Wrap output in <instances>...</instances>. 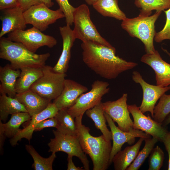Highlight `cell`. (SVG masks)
<instances>
[{
  "label": "cell",
  "instance_id": "cell-30",
  "mask_svg": "<svg viewBox=\"0 0 170 170\" xmlns=\"http://www.w3.org/2000/svg\"><path fill=\"white\" fill-rule=\"evenodd\" d=\"M27 151L32 156L34 161L32 167L35 170H52L53 162L56 157V153L52 152L47 158L42 157L33 147L30 145L25 146Z\"/></svg>",
  "mask_w": 170,
  "mask_h": 170
},
{
  "label": "cell",
  "instance_id": "cell-37",
  "mask_svg": "<svg viewBox=\"0 0 170 170\" xmlns=\"http://www.w3.org/2000/svg\"><path fill=\"white\" fill-rule=\"evenodd\" d=\"M19 6L24 12L31 7L43 3L42 0H17Z\"/></svg>",
  "mask_w": 170,
  "mask_h": 170
},
{
  "label": "cell",
  "instance_id": "cell-9",
  "mask_svg": "<svg viewBox=\"0 0 170 170\" xmlns=\"http://www.w3.org/2000/svg\"><path fill=\"white\" fill-rule=\"evenodd\" d=\"M109 83L99 80L94 81L91 90L82 94L74 104L67 109L69 113L74 117L83 115L85 112L101 102L102 97L110 90Z\"/></svg>",
  "mask_w": 170,
  "mask_h": 170
},
{
  "label": "cell",
  "instance_id": "cell-3",
  "mask_svg": "<svg viewBox=\"0 0 170 170\" xmlns=\"http://www.w3.org/2000/svg\"><path fill=\"white\" fill-rule=\"evenodd\" d=\"M50 56L48 53L36 54L20 42L12 41L7 37L0 38V58L9 61L15 69L42 68Z\"/></svg>",
  "mask_w": 170,
  "mask_h": 170
},
{
  "label": "cell",
  "instance_id": "cell-34",
  "mask_svg": "<svg viewBox=\"0 0 170 170\" xmlns=\"http://www.w3.org/2000/svg\"><path fill=\"white\" fill-rule=\"evenodd\" d=\"M55 0L65 15L66 24L71 26L73 24V13L75 8L70 4L68 0Z\"/></svg>",
  "mask_w": 170,
  "mask_h": 170
},
{
  "label": "cell",
  "instance_id": "cell-25",
  "mask_svg": "<svg viewBox=\"0 0 170 170\" xmlns=\"http://www.w3.org/2000/svg\"><path fill=\"white\" fill-rule=\"evenodd\" d=\"M19 112H28L24 105L15 98L6 94H1L0 96V120L4 122L8 116Z\"/></svg>",
  "mask_w": 170,
  "mask_h": 170
},
{
  "label": "cell",
  "instance_id": "cell-40",
  "mask_svg": "<svg viewBox=\"0 0 170 170\" xmlns=\"http://www.w3.org/2000/svg\"><path fill=\"white\" fill-rule=\"evenodd\" d=\"M73 156L71 155H68L67 160L68 161L67 170H83L82 168L79 167H76L72 161Z\"/></svg>",
  "mask_w": 170,
  "mask_h": 170
},
{
  "label": "cell",
  "instance_id": "cell-22",
  "mask_svg": "<svg viewBox=\"0 0 170 170\" xmlns=\"http://www.w3.org/2000/svg\"><path fill=\"white\" fill-rule=\"evenodd\" d=\"M144 138H140L134 144L120 150L114 156L113 163L115 170H126L137 156Z\"/></svg>",
  "mask_w": 170,
  "mask_h": 170
},
{
  "label": "cell",
  "instance_id": "cell-39",
  "mask_svg": "<svg viewBox=\"0 0 170 170\" xmlns=\"http://www.w3.org/2000/svg\"><path fill=\"white\" fill-rule=\"evenodd\" d=\"M162 142L165 147L168 155V170H170V132H168L164 138Z\"/></svg>",
  "mask_w": 170,
  "mask_h": 170
},
{
  "label": "cell",
  "instance_id": "cell-28",
  "mask_svg": "<svg viewBox=\"0 0 170 170\" xmlns=\"http://www.w3.org/2000/svg\"><path fill=\"white\" fill-rule=\"evenodd\" d=\"M31 117L26 112H19L12 114L8 122L2 123L6 137L11 138L14 137L20 130V125L30 120Z\"/></svg>",
  "mask_w": 170,
  "mask_h": 170
},
{
  "label": "cell",
  "instance_id": "cell-15",
  "mask_svg": "<svg viewBox=\"0 0 170 170\" xmlns=\"http://www.w3.org/2000/svg\"><path fill=\"white\" fill-rule=\"evenodd\" d=\"M140 60L154 71L156 85L162 87L170 85V64L162 59L157 50L152 53L144 54Z\"/></svg>",
  "mask_w": 170,
  "mask_h": 170
},
{
  "label": "cell",
  "instance_id": "cell-24",
  "mask_svg": "<svg viewBox=\"0 0 170 170\" xmlns=\"http://www.w3.org/2000/svg\"><path fill=\"white\" fill-rule=\"evenodd\" d=\"M92 6L104 17H113L122 20L127 18L125 14L119 7L118 0H97Z\"/></svg>",
  "mask_w": 170,
  "mask_h": 170
},
{
  "label": "cell",
  "instance_id": "cell-38",
  "mask_svg": "<svg viewBox=\"0 0 170 170\" xmlns=\"http://www.w3.org/2000/svg\"><path fill=\"white\" fill-rule=\"evenodd\" d=\"M19 6L17 0H0V10Z\"/></svg>",
  "mask_w": 170,
  "mask_h": 170
},
{
  "label": "cell",
  "instance_id": "cell-23",
  "mask_svg": "<svg viewBox=\"0 0 170 170\" xmlns=\"http://www.w3.org/2000/svg\"><path fill=\"white\" fill-rule=\"evenodd\" d=\"M20 70V76L15 84L17 94L22 93L30 90L31 85L43 75L42 68L27 67Z\"/></svg>",
  "mask_w": 170,
  "mask_h": 170
},
{
  "label": "cell",
  "instance_id": "cell-44",
  "mask_svg": "<svg viewBox=\"0 0 170 170\" xmlns=\"http://www.w3.org/2000/svg\"><path fill=\"white\" fill-rule=\"evenodd\" d=\"M97 0H85L86 2L89 5H93Z\"/></svg>",
  "mask_w": 170,
  "mask_h": 170
},
{
  "label": "cell",
  "instance_id": "cell-10",
  "mask_svg": "<svg viewBox=\"0 0 170 170\" xmlns=\"http://www.w3.org/2000/svg\"><path fill=\"white\" fill-rule=\"evenodd\" d=\"M24 15L26 24L32 25L41 31H45L57 20L65 17L60 8L52 10L43 3L31 7L24 12Z\"/></svg>",
  "mask_w": 170,
  "mask_h": 170
},
{
  "label": "cell",
  "instance_id": "cell-33",
  "mask_svg": "<svg viewBox=\"0 0 170 170\" xmlns=\"http://www.w3.org/2000/svg\"><path fill=\"white\" fill-rule=\"evenodd\" d=\"M164 159V154L162 150L158 146L152 150L148 160L149 170H159L162 166Z\"/></svg>",
  "mask_w": 170,
  "mask_h": 170
},
{
  "label": "cell",
  "instance_id": "cell-45",
  "mask_svg": "<svg viewBox=\"0 0 170 170\" xmlns=\"http://www.w3.org/2000/svg\"><path fill=\"white\" fill-rule=\"evenodd\" d=\"M162 50L170 57V53L169 52L167 49H164L162 47Z\"/></svg>",
  "mask_w": 170,
  "mask_h": 170
},
{
  "label": "cell",
  "instance_id": "cell-21",
  "mask_svg": "<svg viewBox=\"0 0 170 170\" xmlns=\"http://www.w3.org/2000/svg\"><path fill=\"white\" fill-rule=\"evenodd\" d=\"M20 69H15L10 64H7L4 66L0 67V92L1 94H6L14 98L17 94L15 84L20 76Z\"/></svg>",
  "mask_w": 170,
  "mask_h": 170
},
{
  "label": "cell",
  "instance_id": "cell-36",
  "mask_svg": "<svg viewBox=\"0 0 170 170\" xmlns=\"http://www.w3.org/2000/svg\"><path fill=\"white\" fill-rule=\"evenodd\" d=\"M57 126V122L54 117L43 120L39 122L35 127L34 131H39L47 127H54Z\"/></svg>",
  "mask_w": 170,
  "mask_h": 170
},
{
  "label": "cell",
  "instance_id": "cell-43",
  "mask_svg": "<svg viewBox=\"0 0 170 170\" xmlns=\"http://www.w3.org/2000/svg\"><path fill=\"white\" fill-rule=\"evenodd\" d=\"M43 3L45 4L48 7L50 8L53 6L54 3L51 0H42Z\"/></svg>",
  "mask_w": 170,
  "mask_h": 170
},
{
  "label": "cell",
  "instance_id": "cell-42",
  "mask_svg": "<svg viewBox=\"0 0 170 170\" xmlns=\"http://www.w3.org/2000/svg\"><path fill=\"white\" fill-rule=\"evenodd\" d=\"M170 123V113L167 116L162 123V125L166 127Z\"/></svg>",
  "mask_w": 170,
  "mask_h": 170
},
{
  "label": "cell",
  "instance_id": "cell-31",
  "mask_svg": "<svg viewBox=\"0 0 170 170\" xmlns=\"http://www.w3.org/2000/svg\"><path fill=\"white\" fill-rule=\"evenodd\" d=\"M144 147L139 151L137 156L126 170H138L143 165L146 159L150 154L156 143L158 141L155 137L145 138Z\"/></svg>",
  "mask_w": 170,
  "mask_h": 170
},
{
  "label": "cell",
  "instance_id": "cell-13",
  "mask_svg": "<svg viewBox=\"0 0 170 170\" xmlns=\"http://www.w3.org/2000/svg\"><path fill=\"white\" fill-rule=\"evenodd\" d=\"M132 78L136 83L140 85L142 89V100L139 107L140 110L144 114L147 112H150L153 117L156 103L163 94L170 90V85L162 87L148 83L137 71L133 72Z\"/></svg>",
  "mask_w": 170,
  "mask_h": 170
},
{
  "label": "cell",
  "instance_id": "cell-29",
  "mask_svg": "<svg viewBox=\"0 0 170 170\" xmlns=\"http://www.w3.org/2000/svg\"><path fill=\"white\" fill-rule=\"evenodd\" d=\"M134 4L140 8L139 14L150 16L152 11H162L170 8V0H135Z\"/></svg>",
  "mask_w": 170,
  "mask_h": 170
},
{
  "label": "cell",
  "instance_id": "cell-16",
  "mask_svg": "<svg viewBox=\"0 0 170 170\" xmlns=\"http://www.w3.org/2000/svg\"><path fill=\"white\" fill-rule=\"evenodd\" d=\"M88 90V88L77 82L65 79L61 93L53 103L59 110L67 109L74 104L82 94Z\"/></svg>",
  "mask_w": 170,
  "mask_h": 170
},
{
  "label": "cell",
  "instance_id": "cell-18",
  "mask_svg": "<svg viewBox=\"0 0 170 170\" xmlns=\"http://www.w3.org/2000/svg\"><path fill=\"white\" fill-rule=\"evenodd\" d=\"M58 111L55 105L53 103H50L44 110L32 116L28 125L23 129H20L15 135L11 139L10 143L11 145H15L18 142L23 138L30 141L36 126L43 120L54 117Z\"/></svg>",
  "mask_w": 170,
  "mask_h": 170
},
{
  "label": "cell",
  "instance_id": "cell-6",
  "mask_svg": "<svg viewBox=\"0 0 170 170\" xmlns=\"http://www.w3.org/2000/svg\"><path fill=\"white\" fill-rule=\"evenodd\" d=\"M42 70V76L31 85L30 90L43 98L54 100L63 89L66 74L56 72L48 65L43 66Z\"/></svg>",
  "mask_w": 170,
  "mask_h": 170
},
{
  "label": "cell",
  "instance_id": "cell-32",
  "mask_svg": "<svg viewBox=\"0 0 170 170\" xmlns=\"http://www.w3.org/2000/svg\"><path fill=\"white\" fill-rule=\"evenodd\" d=\"M170 113V94H163L155 105L153 111V119L162 124L167 116Z\"/></svg>",
  "mask_w": 170,
  "mask_h": 170
},
{
  "label": "cell",
  "instance_id": "cell-41",
  "mask_svg": "<svg viewBox=\"0 0 170 170\" xmlns=\"http://www.w3.org/2000/svg\"><path fill=\"white\" fill-rule=\"evenodd\" d=\"M6 137L2 121L0 120V150L1 153L3 151V147Z\"/></svg>",
  "mask_w": 170,
  "mask_h": 170
},
{
  "label": "cell",
  "instance_id": "cell-8",
  "mask_svg": "<svg viewBox=\"0 0 170 170\" xmlns=\"http://www.w3.org/2000/svg\"><path fill=\"white\" fill-rule=\"evenodd\" d=\"M7 38L12 41L21 43L34 53L41 47L46 46L52 48L57 44L54 37L44 34L33 26L26 30H18L9 33Z\"/></svg>",
  "mask_w": 170,
  "mask_h": 170
},
{
  "label": "cell",
  "instance_id": "cell-35",
  "mask_svg": "<svg viewBox=\"0 0 170 170\" xmlns=\"http://www.w3.org/2000/svg\"><path fill=\"white\" fill-rule=\"evenodd\" d=\"M164 11L166 15V22L162 30L156 33L154 39L157 42L166 39L170 40V8Z\"/></svg>",
  "mask_w": 170,
  "mask_h": 170
},
{
  "label": "cell",
  "instance_id": "cell-4",
  "mask_svg": "<svg viewBox=\"0 0 170 170\" xmlns=\"http://www.w3.org/2000/svg\"><path fill=\"white\" fill-rule=\"evenodd\" d=\"M162 11H156L151 16L139 14L137 17L123 20L121 26L130 36L139 39L144 43L146 53L155 51L153 40L156 33L155 23Z\"/></svg>",
  "mask_w": 170,
  "mask_h": 170
},
{
  "label": "cell",
  "instance_id": "cell-1",
  "mask_svg": "<svg viewBox=\"0 0 170 170\" xmlns=\"http://www.w3.org/2000/svg\"><path fill=\"white\" fill-rule=\"evenodd\" d=\"M82 60L95 73L107 79L116 78L122 72L132 69L138 64L116 55V49L95 42H82Z\"/></svg>",
  "mask_w": 170,
  "mask_h": 170
},
{
  "label": "cell",
  "instance_id": "cell-26",
  "mask_svg": "<svg viewBox=\"0 0 170 170\" xmlns=\"http://www.w3.org/2000/svg\"><path fill=\"white\" fill-rule=\"evenodd\" d=\"M85 112L87 116L93 121L96 128L100 130L105 139L108 141L112 140L111 132L107 128L106 124L107 121L104 115L103 103L101 102Z\"/></svg>",
  "mask_w": 170,
  "mask_h": 170
},
{
  "label": "cell",
  "instance_id": "cell-27",
  "mask_svg": "<svg viewBox=\"0 0 170 170\" xmlns=\"http://www.w3.org/2000/svg\"><path fill=\"white\" fill-rule=\"evenodd\" d=\"M54 117L57 122V130L64 134L77 136L75 118L67 109L59 110Z\"/></svg>",
  "mask_w": 170,
  "mask_h": 170
},
{
  "label": "cell",
  "instance_id": "cell-14",
  "mask_svg": "<svg viewBox=\"0 0 170 170\" xmlns=\"http://www.w3.org/2000/svg\"><path fill=\"white\" fill-rule=\"evenodd\" d=\"M104 115L110 128L113 140L110 158V164L112 163L114 156L121 150L122 145L125 143H127L128 144L131 145L134 143L136 138H147L151 137V135L144 132L133 128L129 132L123 131L116 126L112 119L105 112Z\"/></svg>",
  "mask_w": 170,
  "mask_h": 170
},
{
  "label": "cell",
  "instance_id": "cell-2",
  "mask_svg": "<svg viewBox=\"0 0 170 170\" xmlns=\"http://www.w3.org/2000/svg\"><path fill=\"white\" fill-rule=\"evenodd\" d=\"M83 115L75 118L76 135L83 152L89 155L93 164V170H106L110 164L112 146L111 141L107 140L102 135L94 137L90 128L82 122Z\"/></svg>",
  "mask_w": 170,
  "mask_h": 170
},
{
  "label": "cell",
  "instance_id": "cell-7",
  "mask_svg": "<svg viewBox=\"0 0 170 170\" xmlns=\"http://www.w3.org/2000/svg\"><path fill=\"white\" fill-rule=\"evenodd\" d=\"M54 137L50 139L48 145L49 152L62 151L68 155L77 157L82 163L84 169L89 170V161L83 151L77 136L62 133L56 130H53Z\"/></svg>",
  "mask_w": 170,
  "mask_h": 170
},
{
  "label": "cell",
  "instance_id": "cell-5",
  "mask_svg": "<svg viewBox=\"0 0 170 170\" xmlns=\"http://www.w3.org/2000/svg\"><path fill=\"white\" fill-rule=\"evenodd\" d=\"M73 30L75 37L82 42L91 41L109 47H113L102 37L92 22L88 6L82 4L75 8L73 13Z\"/></svg>",
  "mask_w": 170,
  "mask_h": 170
},
{
  "label": "cell",
  "instance_id": "cell-12",
  "mask_svg": "<svg viewBox=\"0 0 170 170\" xmlns=\"http://www.w3.org/2000/svg\"><path fill=\"white\" fill-rule=\"evenodd\" d=\"M128 94H123L116 100L103 103L104 111L118 124L121 130L129 132L133 128V121L130 116L127 104Z\"/></svg>",
  "mask_w": 170,
  "mask_h": 170
},
{
  "label": "cell",
  "instance_id": "cell-17",
  "mask_svg": "<svg viewBox=\"0 0 170 170\" xmlns=\"http://www.w3.org/2000/svg\"><path fill=\"white\" fill-rule=\"evenodd\" d=\"M0 19L2 28L0 38L7 33L18 30H24L26 24L24 12L19 6L1 10Z\"/></svg>",
  "mask_w": 170,
  "mask_h": 170
},
{
  "label": "cell",
  "instance_id": "cell-11",
  "mask_svg": "<svg viewBox=\"0 0 170 170\" xmlns=\"http://www.w3.org/2000/svg\"><path fill=\"white\" fill-rule=\"evenodd\" d=\"M128 108L133 119V128L140 130L162 142L168 132L167 129L148 115H144L136 104L128 105Z\"/></svg>",
  "mask_w": 170,
  "mask_h": 170
},
{
  "label": "cell",
  "instance_id": "cell-19",
  "mask_svg": "<svg viewBox=\"0 0 170 170\" xmlns=\"http://www.w3.org/2000/svg\"><path fill=\"white\" fill-rule=\"evenodd\" d=\"M59 30L63 40V49L61 55L53 69L56 72L66 73L69 68L71 48L76 38L73 30L68 25L60 27Z\"/></svg>",
  "mask_w": 170,
  "mask_h": 170
},
{
  "label": "cell",
  "instance_id": "cell-20",
  "mask_svg": "<svg viewBox=\"0 0 170 170\" xmlns=\"http://www.w3.org/2000/svg\"><path fill=\"white\" fill-rule=\"evenodd\" d=\"M14 98L24 105L31 116L44 110L51 102V101L43 98L31 90L17 94Z\"/></svg>",
  "mask_w": 170,
  "mask_h": 170
}]
</instances>
